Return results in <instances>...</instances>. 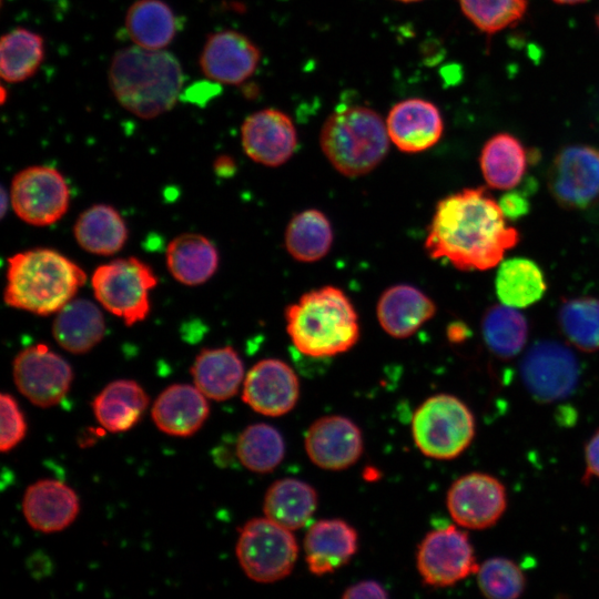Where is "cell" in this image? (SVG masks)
I'll use <instances>...</instances> for the list:
<instances>
[{
    "instance_id": "21",
    "label": "cell",
    "mask_w": 599,
    "mask_h": 599,
    "mask_svg": "<svg viewBox=\"0 0 599 599\" xmlns=\"http://www.w3.org/2000/svg\"><path fill=\"white\" fill-rule=\"evenodd\" d=\"M152 419L156 427L175 437L195 434L210 414L207 397L194 385L174 384L154 400Z\"/></svg>"
},
{
    "instance_id": "33",
    "label": "cell",
    "mask_w": 599,
    "mask_h": 599,
    "mask_svg": "<svg viewBox=\"0 0 599 599\" xmlns=\"http://www.w3.org/2000/svg\"><path fill=\"white\" fill-rule=\"evenodd\" d=\"M333 244V230L327 216L315 209L294 215L285 231V248L296 261L312 263L323 258Z\"/></svg>"
},
{
    "instance_id": "9",
    "label": "cell",
    "mask_w": 599,
    "mask_h": 599,
    "mask_svg": "<svg viewBox=\"0 0 599 599\" xmlns=\"http://www.w3.org/2000/svg\"><path fill=\"white\" fill-rule=\"evenodd\" d=\"M10 202L13 212L23 222L34 226H48L67 213L70 189L57 169L32 165L13 176Z\"/></svg>"
},
{
    "instance_id": "39",
    "label": "cell",
    "mask_w": 599,
    "mask_h": 599,
    "mask_svg": "<svg viewBox=\"0 0 599 599\" xmlns=\"http://www.w3.org/2000/svg\"><path fill=\"white\" fill-rule=\"evenodd\" d=\"M480 592L489 599H515L525 590L521 568L510 559L494 557L479 565L476 572Z\"/></svg>"
},
{
    "instance_id": "34",
    "label": "cell",
    "mask_w": 599,
    "mask_h": 599,
    "mask_svg": "<svg viewBox=\"0 0 599 599\" xmlns=\"http://www.w3.org/2000/svg\"><path fill=\"white\" fill-rule=\"evenodd\" d=\"M44 59L43 38L26 28H16L0 42V74L9 83L30 79Z\"/></svg>"
},
{
    "instance_id": "44",
    "label": "cell",
    "mask_w": 599,
    "mask_h": 599,
    "mask_svg": "<svg viewBox=\"0 0 599 599\" xmlns=\"http://www.w3.org/2000/svg\"><path fill=\"white\" fill-rule=\"evenodd\" d=\"M234 163L232 159L227 156H220L214 162V170L217 174L225 176L233 172Z\"/></svg>"
},
{
    "instance_id": "48",
    "label": "cell",
    "mask_w": 599,
    "mask_h": 599,
    "mask_svg": "<svg viewBox=\"0 0 599 599\" xmlns=\"http://www.w3.org/2000/svg\"><path fill=\"white\" fill-rule=\"evenodd\" d=\"M397 1H400V2H416V1H419V0H397Z\"/></svg>"
},
{
    "instance_id": "26",
    "label": "cell",
    "mask_w": 599,
    "mask_h": 599,
    "mask_svg": "<svg viewBox=\"0 0 599 599\" xmlns=\"http://www.w3.org/2000/svg\"><path fill=\"white\" fill-rule=\"evenodd\" d=\"M149 405L143 387L132 379L108 384L93 399L92 410L99 424L110 433L133 428Z\"/></svg>"
},
{
    "instance_id": "30",
    "label": "cell",
    "mask_w": 599,
    "mask_h": 599,
    "mask_svg": "<svg viewBox=\"0 0 599 599\" xmlns=\"http://www.w3.org/2000/svg\"><path fill=\"white\" fill-rule=\"evenodd\" d=\"M73 234L84 251L106 256L118 253L124 246L128 227L114 207L95 204L79 215Z\"/></svg>"
},
{
    "instance_id": "38",
    "label": "cell",
    "mask_w": 599,
    "mask_h": 599,
    "mask_svg": "<svg viewBox=\"0 0 599 599\" xmlns=\"http://www.w3.org/2000/svg\"><path fill=\"white\" fill-rule=\"evenodd\" d=\"M463 13L481 32L491 35L519 22L527 0H459Z\"/></svg>"
},
{
    "instance_id": "40",
    "label": "cell",
    "mask_w": 599,
    "mask_h": 599,
    "mask_svg": "<svg viewBox=\"0 0 599 599\" xmlns=\"http://www.w3.org/2000/svg\"><path fill=\"white\" fill-rule=\"evenodd\" d=\"M0 412V450L9 453L24 439L28 426L23 412L11 394H1Z\"/></svg>"
},
{
    "instance_id": "10",
    "label": "cell",
    "mask_w": 599,
    "mask_h": 599,
    "mask_svg": "<svg viewBox=\"0 0 599 599\" xmlns=\"http://www.w3.org/2000/svg\"><path fill=\"white\" fill-rule=\"evenodd\" d=\"M416 564L423 581L440 588L458 583L479 567L467 532L455 526L429 531L418 546Z\"/></svg>"
},
{
    "instance_id": "1",
    "label": "cell",
    "mask_w": 599,
    "mask_h": 599,
    "mask_svg": "<svg viewBox=\"0 0 599 599\" xmlns=\"http://www.w3.org/2000/svg\"><path fill=\"white\" fill-rule=\"evenodd\" d=\"M519 242L499 203L484 187H468L441 199L427 230L425 248L461 271L498 265Z\"/></svg>"
},
{
    "instance_id": "7",
    "label": "cell",
    "mask_w": 599,
    "mask_h": 599,
    "mask_svg": "<svg viewBox=\"0 0 599 599\" xmlns=\"http://www.w3.org/2000/svg\"><path fill=\"white\" fill-rule=\"evenodd\" d=\"M91 285L99 304L132 326L148 317L150 292L158 285V277L146 263L131 256L97 267Z\"/></svg>"
},
{
    "instance_id": "46",
    "label": "cell",
    "mask_w": 599,
    "mask_h": 599,
    "mask_svg": "<svg viewBox=\"0 0 599 599\" xmlns=\"http://www.w3.org/2000/svg\"><path fill=\"white\" fill-rule=\"evenodd\" d=\"M552 1L558 4H578V3L586 2L588 0H552Z\"/></svg>"
},
{
    "instance_id": "14",
    "label": "cell",
    "mask_w": 599,
    "mask_h": 599,
    "mask_svg": "<svg viewBox=\"0 0 599 599\" xmlns=\"http://www.w3.org/2000/svg\"><path fill=\"white\" fill-rule=\"evenodd\" d=\"M548 186L554 199L567 209H586L599 200V150L570 145L554 159Z\"/></svg>"
},
{
    "instance_id": "20",
    "label": "cell",
    "mask_w": 599,
    "mask_h": 599,
    "mask_svg": "<svg viewBox=\"0 0 599 599\" xmlns=\"http://www.w3.org/2000/svg\"><path fill=\"white\" fill-rule=\"evenodd\" d=\"M80 501L75 491L62 481L41 479L30 485L22 498V512L31 528L57 532L77 518Z\"/></svg>"
},
{
    "instance_id": "32",
    "label": "cell",
    "mask_w": 599,
    "mask_h": 599,
    "mask_svg": "<svg viewBox=\"0 0 599 599\" xmlns=\"http://www.w3.org/2000/svg\"><path fill=\"white\" fill-rule=\"evenodd\" d=\"M495 286L499 301L515 308L535 304L547 288L541 268L526 257H512L499 263Z\"/></svg>"
},
{
    "instance_id": "35",
    "label": "cell",
    "mask_w": 599,
    "mask_h": 599,
    "mask_svg": "<svg viewBox=\"0 0 599 599\" xmlns=\"http://www.w3.org/2000/svg\"><path fill=\"white\" fill-rule=\"evenodd\" d=\"M484 341L488 349L501 359L518 355L528 337L526 317L515 307L494 305L481 321Z\"/></svg>"
},
{
    "instance_id": "6",
    "label": "cell",
    "mask_w": 599,
    "mask_h": 599,
    "mask_svg": "<svg viewBox=\"0 0 599 599\" xmlns=\"http://www.w3.org/2000/svg\"><path fill=\"white\" fill-rule=\"evenodd\" d=\"M475 417L459 398L448 394L430 396L415 410L412 435L417 448L434 459H454L471 444Z\"/></svg>"
},
{
    "instance_id": "3",
    "label": "cell",
    "mask_w": 599,
    "mask_h": 599,
    "mask_svg": "<svg viewBox=\"0 0 599 599\" xmlns=\"http://www.w3.org/2000/svg\"><path fill=\"white\" fill-rule=\"evenodd\" d=\"M87 282L84 271L51 248H32L8 258L4 303L35 315L55 314Z\"/></svg>"
},
{
    "instance_id": "17",
    "label": "cell",
    "mask_w": 599,
    "mask_h": 599,
    "mask_svg": "<svg viewBox=\"0 0 599 599\" xmlns=\"http://www.w3.org/2000/svg\"><path fill=\"white\" fill-rule=\"evenodd\" d=\"M311 461L327 470H342L362 456L364 445L358 426L344 416L329 415L315 420L305 434Z\"/></svg>"
},
{
    "instance_id": "24",
    "label": "cell",
    "mask_w": 599,
    "mask_h": 599,
    "mask_svg": "<svg viewBox=\"0 0 599 599\" xmlns=\"http://www.w3.org/2000/svg\"><path fill=\"white\" fill-rule=\"evenodd\" d=\"M105 322L101 309L85 298H73L55 313L52 335L67 352L84 354L104 337Z\"/></svg>"
},
{
    "instance_id": "29",
    "label": "cell",
    "mask_w": 599,
    "mask_h": 599,
    "mask_svg": "<svg viewBox=\"0 0 599 599\" xmlns=\"http://www.w3.org/2000/svg\"><path fill=\"white\" fill-rule=\"evenodd\" d=\"M179 19L162 0H136L125 14V30L138 47L163 50L179 31Z\"/></svg>"
},
{
    "instance_id": "12",
    "label": "cell",
    "mask_w": 599,
    "mask_h": 599,
    "mask_svg": "<svg viewBox=\"0 0 599 599\" xmlns=\"http://www.w3.org/2000/svg\"><path fill=\"white\" fill-rule=\"evenodd\" d=\"M520 373L529 393L537 400L549 403L573 392L579 378V365L566 345L542 341L525 354Z\"/></svg>"
},
{
    "instance_id": "2",
    "label": "cell",
    "mask_w": 599,
    "mask_h": 599,
    "mask_svg": "<svg viewBox=\"0 0 599 599\" xmlns=\"http://www.w3.org/2000/svg\"><path fill=\"white\" fill-rule=\"evenodd\" d=\"M108 80L122 108L149 120L175 105L184 78L181 64L172 53L134 44L115 52Z\"/></svg>"
},
{
    "instance_id": "25",
    "label": "cell",
    "mask_w": 599,
    "mask_h": 599,
    "mask_svg": "<svg viewBox=\"0 0 599 599\" xmlns=\"http://www.w3.org/2000/svg\"><path fill=\"white\" fill-rule=\"evenodd\" d=\"M194 385L210 399L235 396L244 382V365L231 346L201 351L191 367Z\"/></svg>"
},
{
    "instance_id": "43",
    "label": "cell",
    "mask_w": 599,
    "mask_h": 599,
    "mask_svg": "<svg viewBox=\"0 0 599 599\" xmlns=\"http://www.w3.org/2000/svg\"><path fill=\"white\" fill-rule=\"evenodd\" d=\"M498 203L506 219H518L526 214L529 209L524 195L517 192L504 194Z\"/></svg>"
},
{
    "instance_id": "41",
    "label": "cell",
    "mask_w": 599,
    "mask_h": 599,
    "mask_svg": "<svg viewBox=\"0 0 599 599\" xmlns=\"http://www.w3.org/2000/svg\"><path fill=\"white\" fill-rule=\"evenodd\" d=\"M593 478L599 479V429L592 434L585 446L582 483L589 484Z\"/></svg>"
},
{
    "instance_id": "16",
    "label": "cell",
    "mask_w": 599,
    "mask_h": 599,
    "mask_svg": "<svg viewBox=\"0 0 599 599\" xmlns=\"http://www.w3.org/2000/svg\"><path fill=\"white\" fill-rule=\"evenodd\" d=\"M241 141L250 159L275 167L286 163L295 152L297 133L287 114L275 109H264L244 120Z\"/></svg>"
},
{
    "instance_id": "18",
    "label": "cell",
    "mask_w": 599,
    "mask_h": 599,
    "mask_svg": "<svg viewBox=\"0 0 599 599\" xmlns=\"http://www.w3.org/2000/svg\"><path fill=\"white\" fill-rule=\"evenodd\" d=\"M260 60V49L251 39L234 30H223L207 37L200 68L215 82L240 84L255 72Z\"/></svg>"
},
{
    "instance_id": "27",
    "label": "cell",
    "mask_w": 599,
    "mask_h": 599,
    "mask_svg": "<svg viewBox=\"0 0 599 599\" xmlns=\"http://www.w3.org/2000/svg\"><path fill=\"white\" fill-rule=\"evenodd\" d=\"M166 266L180 283L195 286L209 281L217 270L219 254L205 236L185 233L174 237L166 247Z\"/></svg>"
},
{
    "instance_id": "19",
    "label": "cell",
    "mask_w": 599,
    "mask_h": 599,
    "mask_svg": "<svg viewBox=\"0 0 599 599\" xmlns=\"http://www.w3.org/2000/svg\"><path fill=\"white\" fill-rule=\"evenodd\" d=\"M392 142L405 153L434 146L441 138L444 122L438 108L424 99H408L395 104L386 120Z\"/></svg>"
},
{
    "instance_id": "22",
    "label": "cell",
    "mask_w": 599,
    "mask_h": 599,
    "mask_svg": "<svg viewBox=\"0 0 599 599\" xmlns=\"http://www.w3.org/2000/svg\"><path fill=\"white\" fill-rule=\"evenodd\" d=\"M356 530L341 519L316 521L304 538L305 560L308 570L316 576L334 572L356 554Z\"/></svg>"
},
{
    "instance_id": "8",
    "label": "cell",
    "mask_w": 599,
    "mask_h": 599,
    "mask_svg": "<svg viewBox=\"0 0 599 599\" xmlns=\"http://www.w3.org/2000/svg\"><path fill=\"white\" fill-rule=\"evenodd\" d=\"M235 554L244 573L261 583L288 576L298 556L292 530L268 518H254L240 529Z\"/></svg>"
},
{
    "instance_id": "4",
    "label": "cell",
    "mask_w": 599,
    "mask_h": 599,
    "mask_svg": "<svg viewBox=\"0 0 599 599\" xmlns=\"http://www.w3.org/2000/svg\"><path fill=\"white\" fill-rule=\"evenodd\" d=\"M294 347L309 357H331L351 349L359 338L358 316L346 294L324 286L303 294L285 309Z\"/></svg>"
},
{
    "instance_id": "15",
    "label": "cell",
    "mask_w": 599,
    "mask_h": 599,
    "mask_svg": "<svg viewBox=\"0 0 599 599\" xmlns=\"http://www.w3.org/2000/svg\"><path fill=\"white\" fill-rule=\"evenodd\" d=\"M300 397V382L293 368L277 358L257 362L243 382L242 399L253 410L270 417L291 412Z\"/></svg>"
},
{
    "instance_id": "45",
    "label": "cell",
    "mask_w": 599,
    "mask_h": 599,
    "mask_svg": "<svg viewBox=\"0 0 599 599\" xmlns=\"http://www.w3.org/2000/svg\"><path fill=\"white\" fill-rule=\"evenodd\" d=\"M447 334L450 341L456 342V341H461L464 338L465 331L461 325L454 324L448 328Z\"/></svg>"
},
{
    "instance_id": "23",
    "label": "cell",
    "mask_w": 599,
    "mask_h": 599,
    "mask_svg": "<svg viewBox=\"0 0 599 599\" xmlns=\"http://www.w3.org/2000/svg\"><path fill=\"white\" fill-rule=\"evenodd\" d=\"M436 313V305L419 288L397 284L385 290L376 307L382 328L395 338L415 334Z\"/></svg>"
},
{
    "instance_id": "13",
    "label": "cell",
    "mask_w": 599,
    "mask_h": 599,
    "mask_svg": "<svg viewBox=\"0 0 599 599\" xmlns=\"http://www.w3.org/2000/svg\"><path fill=\"white\" fill-rule=\"evenodd\" d=\"M446 505L458 526L481 530L494 526L504 515L507 493L496 477L485 473H470L451 484Z\"/></svg>"
},
{
    "instance_id": "36",
    "label": "cell",
    "mask_w": 599,
    "mask_h": 599,
    "mask_svg": "<svg viewBox=\"0 0 599 599\" xmlns=\"http://www.w3.org/2000/svg\"><path fill=\"white\" fill-rule=\"evenodd\" d=\"M236 457L248 470L265 474L274 470L285 456V443L281 433L267 424L247 426L238 436Z\"/></svg>"
},
{
    "instance_id": "5",
    "label": "cell",
    "mask_w": 599,
    "mask_h": 599,
    "mask_svg": "<svg viewBox=\"0 0 599 599\" xmlns=\"http://www.w3.org/2000/svg\"><path fill=\"white\" fill-rule=\"evenodd\" d=\"M388 139L382 116L361 105L333 112L319 133L323 153L336 171L348 177L373 171L388 152Z\"/></svg>"
},
{
    "instance_id": "11",
    "label": "cell",
    "mask_w": 599,
    "mask_h": 599,
    "mask_svg": "<svg viewBox=\"0 0 599 599\" xmlns=\"http://www.w3.org/2000/svg\"><path fill=\"white\" fill-rule=\"evenodd\" d=\"M12 376L18 390L31 404L48 408L60 404L67 396L73 370L62 356L40 343L17 354Z\"/></svg>"
},
{
    "instance_id": "31",
    "label": "cell",
    "mask_w": 599,
    "mask_h": 599,
    "mask_svg": "<svg viewBox=\"0 0 599 599\" xmlns=\"http://www.w3.org/2000/svg\"><path fill=\"white\" fill-rule=\"evenodd\" d=\"M479 165L491 189L510 190L519 184L526 172L527 153L515 135L497 133L484 144Z\"/></svg>"
},
{
    "instance_id": "37",
    "label": "cell",
    "mask_w": 599,
    "mask_h": 599,
    "mask_svg": "<svg viewBox=\"0 0 599 599\" xmlns=\"http://www.w3.org/2000/svg\"><path fill=\"white\" fill-rule=\"evenodd\" d=\"M559 326L567 339L578 349L592 353L599 349V300L576 297L565 301L558 313Z\"/></svg>"
},
{
    "instance_id": "42",
    "label": "cell",
    "mask_w": 599,
    "mask_h": 599,
    "mask_svg": "<svg viewBox=\"0 0 599 599\" xmlns=\"http://www.w3.org/2000/svg\"><path fill=\"white\" fill-rule=\"evenodd\" d=\"M388 595L384 587L374 580H365L355 583L343 593V598H387Z\"/></svg>"
},
{
    "instance_id": "28",
    "label": "cell",
    "mask_w": 599,
    "mask_h": 599,
    "mask_svg": "<svg viewBox=\"0 0 599 599\" xmlns=\"http://www.w3.org/2000/svg\"><path fill=\"white\" fill-rule=\"evenodd\" d=\"M316 507V490L295 478L274 481L266 490L263 502L265 517L290 530L304 527Z\"/></svg>"
},
{
    "instance_id": "47",
    "label": "cell",
    "mask_w": 599,
    "mask_h": 599,
    "mask_svg": "<svg viewBox=\"0 0 599 599\" xmlns=\"http://www.w3.org/2000/svg\"><path fill=\"white\" fill-rule=\"evenodd\" d=\"M596 23H597V27H598V29H599V12H598L597 16H596Z\"/></svg>"
}]
</instances>
